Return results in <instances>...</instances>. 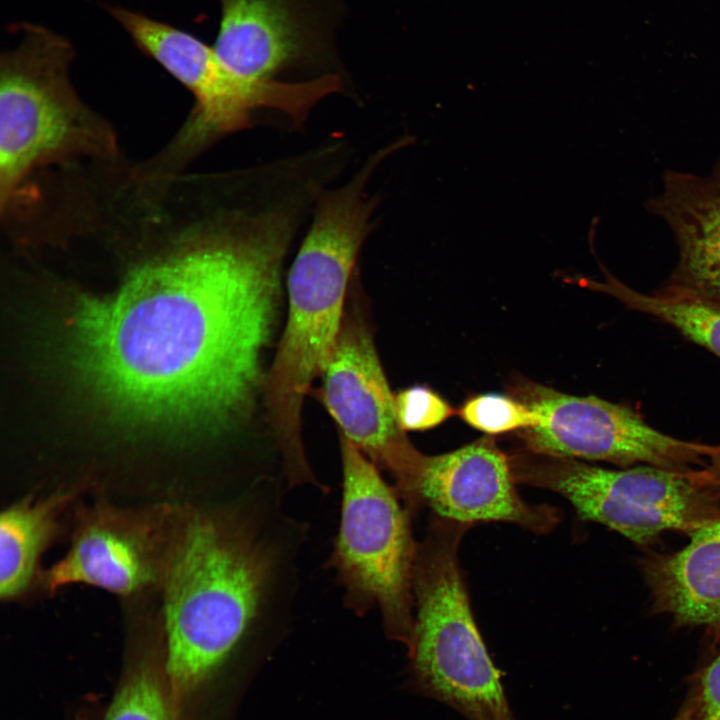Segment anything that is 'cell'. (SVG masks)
<instances>
[{"label":"cell","instance_id":"cell-16","mask_svg":"<svg viewBox=\"0 0 720 720\" xmlns=\"http://www.w3.org/2000/svg\"><path fill=\"white\" fill-rule=\"evenodd\" d=\"M70 490L27 496L0 518V595L19 596L31 583L42 553L56 534L62 512L73 499Z\"/></svg>","mask_w":720,"mask_h":720},{"label":"cell","instance_id":"cell-20","mask_svg":"<svg viewBox=\"0 0 720 720\" xmlns=\"http://www.w3.org/2000/svg\"><path fill=\"white\" fill-rule=\"evenodd\" d=\"M396 417L403 431H423L451 417L454 409L436 392L416 385L394 396Z\"/></svg>","mask_w":720,"mask_h":720},{"label":"cell","instance_id":"cell-22","mask_svg":"<svg viewBox=\"0 0 720 720\" xmlns=\"http://www.w3.org/2000/svg\"><path fill=\"white\" fill-rule=\"evenodd\" d=\"M709 483L720 498V445L704 467Z\"/></svg>","mask_w":720,"mask_h":720},{"label":"cell","instance_id":"cell-14","mask_svg":"<svg viewBox=\"0 0 720 720\" xmlns=\"http://www.w3.org/2000/svg\"><path fill=\"white\" fill-rule=\"evenodd\" d=\"M645 208L667 224L678 248L665 284L720 301V158L706 175L667 170Z\"/></svg>","mask_w":720,"mask_h":720},{"label":"cell","instance_id":"cell-3","mask_svg":"<svg viewBox=\"0 0 720 720\" xmlns=\"http://www.w3.org/2000/svg\"><path fill=\"white\" fill-rule=\"evenodd\" d=\"M384 161L372 153L343 185L326 187L287 279L289 309L265 401L288 482L313 483L301 436V411L312 381L322 375L344 319V299L361 248L373 229L377 198L368 184Z\"/></svg>","mask_w":720,"mask_h":720},{"label":"cell","instance_id":"cell-2","mask_svg":"<svg viewBox=\"0 0 720 720\" xmlns=\"http://www.w3.org/2000/svg\"><path fill=\"white\" fill-rule=\"evenodd\" d=\"M280 496L254 483L224 508L192 512L177 531L162 578L175 693L197 688L255 632L288 616L305 533Z\"/></svg>","mask_w":720,"mask_h":720},{"label":"cell","instance_id":"cell-9","mask_svg":"<svg viewBox=\"0 0 720 720\" xmlns=\"http://www.w3.org/2000/svg\"><path fill=\"white\" fill-rule=\"evenodd\" d=\"M514 397L537 414L538 423L521 430L533 453L605 461L622 468L642 464L690 471L704 468L718 449L664 434L630 407L595 396L520 383Z\"/></svg>","mask_w":720,"mask_h":720},{"label":"cell","instance_id":"cell-15","mask_svg":"<svg viewBox=\"0 0 720 720\" xmlns=\"http://www.w3.org/2000/svg\"><path fill=\"white\" fill-rule=\"evenodd\" d=\"M642 567L656 611L680 626L720 628V517L691 533L682 549L649 556Z\"/></svg>","mask_w":720,"mask_h":720},{"label":"cell","instance_id":"cell-8","mask_svg":"<svg viewBox=\"0 0 720 720\" xmlns=\"http://www.w3.org/2000/svg\"><path fill=\"white\" fill-rule=\"evenodd\" d=\"M110 12L136 45L195 97L194 110L171 154L192 156L221 137L252 127L257 110L279 111L301 125L326 96L318 79L248 77L228 67L214 47L185 31L124 8Z\"/></svg>","mask_w":720,"mask_h":720},{"label":"cell","instance_id":"cell-21","mask_svg":"<svg viewBox=\"0 0 720 720\" xmlns=\"http://www.w3.org/2000/svg\"><path fill=\"white\" fill-rule=\"evenodd\" d=\"M688 705L700 720H720V654L701 673Z\"/></svg>","mask_w":720,"mask_h":720},{"label":"cell","instance_id":"cell-1","mask_svg":"<svg viewBox=\"0 0 720 720\" xmlns=\"http://www.w3.org/2000/svg\"><path fill=\"white\" fill-rule=\"evenodd\" d=\"M308 207L250 185L238 201L112 296L86 301L76 361L120 416L215 433L251 410L276 320L283 261Z\"/></svg>","mask_w":720,"mask_h":720},{"label":"cell","instance_id":"cell-10","mask_svg":"<svg viewBox=\"0 0 720 720\" xmlns=\"http://www.w3.org/2000/svg\"><path fill=\"white\" fill-rule=\"evenodd\" d=\"M319 398L343 437L376 466L387 470L400 489L420 453L398 424L394 396L372 334L358 315L344 317L322 373Z\"/></svg>","mask_w":720,"mask_h":720},{"label":"cell","instance_id":"cell-11","mask_svg":"<svg viewBox=\"0 0 720 720\" xmlns=\"http://www.w3.org/2000/svg\"><path fill=\"white\" fill-rule=\"evenodd\" d=\"M515 483L510 458L482 438L445 454H422L399 497L410 512L425 506L436 517L470 526L500 521L540 534L551 531L560 520L558 510L525 502Z\"/></svg>","mask_w":720,"mask_h":720},{"label":"cell","instance_id":"cell-6","mask_svg":"<svg viewBox=\"0 0 720 720\" xmlns=\"http://www.w3.org/2000/svg\"><path fill=\"white\" fill-rule=\"evenodd\" d=\"M340 449L341 517L328 567L335 571L346 607L358 616L377 608L385 632L409 649L418 545L410 511L377 466L342 435Z\"/></svg>","mask_w":720,"mask_h":720},{"label":"cell","instance_id":"cell-13","mask_svg":"<svg viewBox=\"0 0 720 720\" xmlns=\"http://www.w3.org/2000/svg\"><path fill=\"white\" fill-rule=\"evenodd\" d=\"M160 514L97 505L73 536L64 557L44 576L50 591L92 585L130 595L163 578L173 538Z\"/></svg>","mask_w":720,"mask_h":720},{"label":"cell","instance_id":"cell-19","mask_svg":"<svg viewBox=\"0 0 720 720\" xmlns=\"http://www.w3.org/2000/svg\"><path fill=\"white\" fill-rule=\"evenodd\" d=\"M459 415L471 427L487 434L523 430L538 423L537 414L520 400L492 393L467 400Z\"/></svg>","mask_w":720,"mask_h":720},{"label":"cell","instance_id":"cell-18","mask_svg":"<svg viewBox=\"0 0 720 720\" xmlns=\"http://www.w3.org/2000/svg\"><path fill=\"white\" fill-rule=\"evenodd\" d=\"M103 720H173L159 675L148 666L134 671L115 695Z\"/></svg>","mask_w":720,"mask_h":720},{"label":"cell","instance_id":"cell-23","mask_svg":"<svg viewBox=\"0 0 720 720\" xmlns=\"http://www.w3.org/2000/svg\"><path fill=\"white\" fill-rule=\"evenodd\" d=\"M676 720H700L692 708L687 705Z\"/></svg>","mask_w":720,"mask_h":720},{"label":"cell","instance_id":"cell-12","mask_svg":"<svg viewBox=\"0 0 720 720\" xmlns=\"http://www.w3.org/2000/svg\"><path fill=\"white\" fill-rule=\"evenodd\" d=\"M220 4L214 49L232 70L279 80L280 74L293 69L335 67L334 0H220Z\"/></svg>","mask_w":720,"mask_h":720},{"label":"cell","instance_id":"cell-7","mask_svg":"<svg viewBox=\"0 0 720 720\" xmlns=\"http://www.w3.org/2000/svg\"><path fill=\"white\" fill-rule=\"evenodd\" d=\"M510 460L516 482L560 494L583 520L605 525L639 545L666 531L690 535L720 517V498L704 468L607 469L530 451Z\"/></svg>","mask_w":720,"mask_h":720},{"label":"cell","instance_id":"cell-4","mask_svg":"<svg viewBox=\"0 0 720 720\" xmlns=\"http://www.w3.org/2000/svg\"><path fill=\"white\" fill-rule=\"evenodd\" d=\"M470 525L438 518L417 545L413 638L408 654L415 690L467 720H515L501 671L475 623L458 561Z\"/></svg>","mask_w":720,"mask_h":720},{"label":"cell","instance_id":"cell-17","mask_svg":"<svg viewBox=\"0 0 720 720\" xmlns=\"http://www.w3.org/2000/svg\"><path fill=\"white\" fill-rule=\"evenodd\" d=\"M582 282L589 288L614 296L630 309L672 326L720 358V301L667 284L645 294L623 284L607 271L603 282Z\"/></svg>","mask_w":720,"mask_h":720},{"label":"cell","instance_id":"cell-5","mask_svg":"<svg viewBox=\"0 0 720 720\" xmlns=\"http://www.w3.org/2000/svg\"><path fill=\"white\" fill-rule=\"evenodd\" d=\"M20 32L18 46L1 57L2 206L35 168L76 154H111L115 146L70 84L71 44L39 25L24 24Z\"/></svg>","mask_w":720,"mask_h":720}]
</instances>
